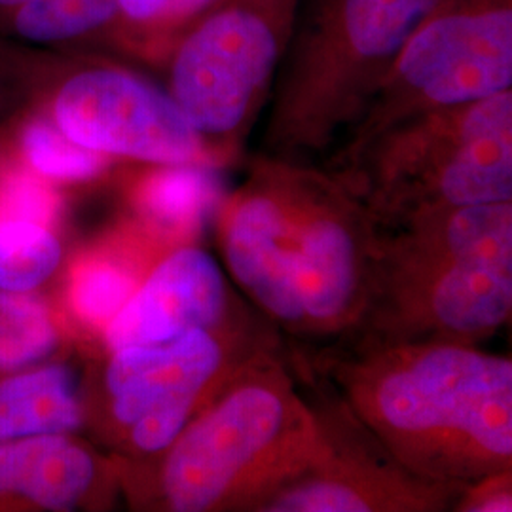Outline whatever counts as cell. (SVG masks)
<instances>
[{
	"label": "cell",
	"mask_w": 512,
	"mask_h": 512,
	"mask_svg": "<svg viewBox=\"0 0 512 512\" xmlns=\"http://www.w3.org/2000/svg\"><path fill=\"white\" fill-rule=\"evenodd\" d=\"M300 363L410 473L454 486L512 471L511 357L446 342H338Z\"/></svg>",
	"instance_id": "7a4b0ae2"
},
{
	"label": "cell",
	"mask_w": 512,
	"mask_h": 512,
	"mask_svg": "<svg viewBox=\"0 0 512 512\" xmlns=\"http://www.w3.org/2000/svg\"><path fill=\"white\" fill-rule=\"evenodd\" d=\"M116 0H31L0 21V37L31 50H110Z\"/></svg>",
	"instance_id": "5bb4252c"
},
{
	"label": "cell",
	"mask_w": 512,
	"mask_h": 512,
	"mask_svg": "<svg viewBox=\"0 0 512 512\" xmlns=\"http://www.w3.org/2000/svg\"><path fill=\"white\" fill-rule=\"evenodd\" d=\"M52 122L103 156L219 169L167 90L105 57H88L61 78Z\"/></svg>",
	"instance_id": "8fae6325"
},
{
	"label": "cell",
	"mask_w": 512,
	"mask_h": 512,
	"mask_svg": "<svg viewBox=\"0 0 512 512\" xmlns=\"http://www.w3.org/2000/svg\"><path fill=\"white\" fill-rule=\"evenodd\" d=\"M222 0H116L110 52L156 67L177 40Z\"/></svg>",
	"instance_id": "2e32d148"
},
{
	"label": "cell",
	"mask_w": 512,
	"mask_h": 512,
	"mask_svg": "<svg viewBox=\"0 0 512 512\" xmlns=\"http://www.w3.org/2000/svg\"><path fill=\"white\" fill-rule=\"evenodd\" d=\"M365 313L342 342L478 346L512 313V202L374 222Z\"/></svg>",
	"instance_id": "3957f363"
},
{
	"label": "cell",
	"mask_w": 512,
	"mask_h": 512,
	"mask_svg": "<svg viewBox=\"0 0 512 512\" xmlns=\"http://www.w3.org/2000/svg\"><path fill=\"white\" fill-rule=\"evenodd\" d=\"M73 374L52 366L0 384V440L61 435L80 425Z\"/></svg>",
	"instance_id": "9a60e30c"
},
{
	"label": "cell",
	"mask_w": 512,
	"mask_h": 512,
	"mask_svg": "<svg viewBox=\"0 0 512 512\" xmlns=\"http://www.w3.org/2000/svg\"><path fill=\"white\" fill-rule=\"evenodd\" d=\"M95 480L92 456L61 435L0 444V494L18 492L46 509L76 505Z\"/></svg>",
	"instance_id": "4fadbf2b"
},
{
	"label": "cell",
	"mask_w": 512,
	"mask_h": 512,
	"mask_svg": "<svg viewBox=\"0 0 512 512\" xmlns=\"http://www.w3.org/2000/svg\"><path fill=\"white\" fill-rule=\"evenodd\" d=\"M433 2H300L262 152L311 164L327 158L361 118Z\"/></svg>",
	"instance_id": "5b68a950"
},
{
	"label": "cell",
	"mask_w": 512,
	"mask_h": 512,
	"mask_svg": "<svg viewBox=\"0 0 512 512\" xmlns=\"http://www.w3.org/2000/svg\"><path fill=\"white\" fill-rule=\"evenodd\" d=\"M512 471L486 476L467 486L459 497L454 511L459 512H511Z\"/></svg>",
	"instance_id": "603a6c76"
},
{
	"label": "cell",
	"mask_w": 512,
	"mask_h": 512,
	"mask_svg": "<svg viewBox=\"0 0 512 512\" xmlns=\"http://www.w3.org/2000/svg\"><path fill=\"white\" fill-rule=\"evenodd\" d=\"M21 147L37 173L59 181L92 179L109 162V156L74 143L52 120H33L27 124L21 135Z\"/></svg>",
	"instance_id": "ffe728a7"
},
{
	"label": "cell",
	"mask_w": 512,
	"mask_h": 512,
	"mask_svg": "<svg viewBox=\"0 0 512 512\" xmlns=\"http://www.w3.org/2000/svg\"><path fill=\"white\" fill-rule=\"evenodd\" d=\"M59 256V243L46 228L0 220L2 291H31L54 272Z\"/></svg>",
	"instance_id": "d6986e66"
},
{
	"label": "cell",
	"mask_w": 512,
	"mask_h": 512,
	"mask_svg": "<svg viewBox=\"0 0 512 512\" xmlns=\"http://www.w3.org/2000/svg\"><path fill=\"white\" fill-rule=\"evenodd\" d=\"M57 342L46 306L25 291L0 293V368L29 365Z\"/></svg>",
	"instance_id": "ac0fdd59"
},
{
	"label": "cell",
	"mask_w": 512,
	"mask_h": 512,
	"mask_svg": "<svg viewBox=\"0 0 512 512\" xmlns=\"http://www.w3.org/2000/svg\"><path fill=\"white\" fill-rule=\"evenodd\" d=\"M236 296L219 262L198 247L167 256L105 330L112 351L164 344L190 330L239 325Z\"/></svg>",
	"instance_id": "7c38bea8"
},
{
	"label": "cell",
	"mask_w": 512,
	"mask_h": 512,
	"mask_svg": "<svg viewBox=\"0 0 512 512\" xmlns=\"http://www.w3.org/2000/svg\"><path fill=\"white\" fill-rule=\"evenodd\" d=\"M31 0H0V21L8 18L12 12H16L23 4H27Z\"/></svg>",
	"instance_id": "cb8c5ba5"
},
{
	"label": "cell",
	"mask_w": 512,
	"mask_h": 512,
	"mask_svg": "<svg viewBox=\"0 0 512 512\" xmlns=\"http://www.w3.org/2000/svg\"><path fill=\"white\" fill-rule=\"evenodd\" d=\"M302 0H222L165 57L167 93L222 169L241 156L289 50Z\"/></svg>",
	"instance_id": "52a82bcc"
},
{
	"label": "cell",
	"mask_w": 512,
	"mask_h": 512,
	"mask_svg": "<svg viewBox=\"0 0 512 512\" xmlns=\"http://www.w3.org/2000/svg\"><path fill=\"white\" fill-rule=\"evenodd\" d=\"M215 219L226 272L277 329L321 348L357 330L376 228L323 165L262 152Z\"/></svg>",
	"instance_id": "6da1fadb"
},
{
	"label": "cell",
	"mask_w": 512,
	"mask_h": 512,
	"mask_svg": "<svg viewBox=\"0 0 512 512\" xmlns=\"http://www.w3.org/2000/svg\"><path fill=\"white\" fill-rule=\"evenodd\" d=\"M325 433L321 456L258 512L454 511L463 486L427 480L391 458L338 395L296 357Z\"/></svg>",
	"instance_id": "9c48e42d"
},
{
	"label": "cell",
	"mask_w": 512,
	"mask_h": 512,
	"mask_svg": "<svg viewBox=\"0 0 512 512\" xmlns=\"http://www.w3.org/2000/svg\"><path fill=\"white\" fill-rule=\"evenodd\" d=\"M325 433L293 361L260 346L164 452L169 511L258 512L321 456Z\"/></svg>",
	"instance_id": "277c9868"
},
{
	"label": "cell",
	"mask_w": 512,
	"mask_h": 512,
	"mask_svg": "<svg viewBox=\"0 0 512 512\" xmlns=\"http://www.w3.org/2000/svg\"><path fill=\"white\" fill-rule=\"evenodd\" d=\"M137 289L128 268L110 260L82 264L71 281V304L76 315L92 325H109Z\"/></svg>",
	"instance_id": "44dd1931"
},
{
	"label": "cell",
	"mask_w": 512,
	"mask_h": 512,
	"mask_svg": "<svg viewBox=\"0 0 512 512\" xmlns=\"http://www.w3.org/2000/svg\"><path fill=\"white\" fill-rule=\"evenodd\" d=\"M241 323L190 330L164 344L114 351L105 385L110 412L143 454H162L255 349Z\"/></svg>",
	"instance_id": "30bf717a"
},
{
	"label": "cell",
	"mask_w": 512,
	"mask_h": 512,
	"mask_svg": "<svg viewBox=\"0 0 512 512\" xmlns=\"http://www.w3.org/2000/svg\"><path fill=\"white\" fill-rule=\"evenodd\" d=\"M219 169L205 165H160L139 188V205L167 228L188 230L217 209Z\"/></svg>",
	"instance_id": "e0dca14e"
},
{
	"label": "cell",
	"mask_w": 512,
	"mask_h": 512,
	"mask_svg": "<svg viewBox=\"0 0 512 512\" xmlns=\"http://www.w3.org/2000/svg\"><path fill=\"white\" fill-rule=\"evenodd\" d=\"M59 213V196L29 169H14L0 181V220L48 228Z\"/></svg>",
	"instance_id": "7402d4cb"
},
{
	"label": "cell",
	"mask_w": 512,
	"mask_h": 512,
	"mask_svg": "<svg viewBox=\"0 0 512 512\" xmlns=\"http://www.w3.org/2000/svg\"><path fill=\"white\" fill-rule=\"evenodd\" d=\"M511 88L512 0H435L338 147Z\"/></svg>",
	"instance_id": "ba28073f"
},
{
	"label": "cell",
	"mask_w": 512,
	"mask_h": 512,
	"mask_svg": "<svg viewBox=\"0 0 512 512\" xmlns=\"http://www.w3.org/2000/svg\"><path fill=\"white\" fill-rule=\"evenodd\" d=\"M321 165L374 222L512 202V90L414 114Z\"/></svg>",
	"instance_id": "8992f818"
}]
</instances>
